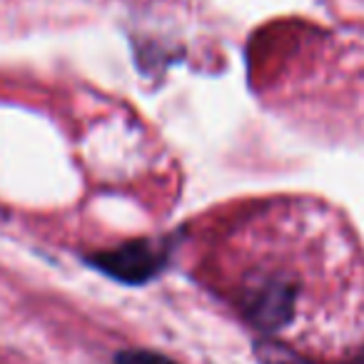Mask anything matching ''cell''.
Wrapping results in <instances>:
<instances>
[{"label": "cell", "instance_id": "obj_1", "mask_svg": "<svg viewBox=\"0 0 364 364\" xmlns=\"http://www.w3.org/2000/svg\"><path fill=\"white\" fill-rule=\"evenodd\" d=\"M102 264L122 279H145L155 269V259L147 247H125L122 252L102 257Z\"/></svg>", "mask_w": 364, "mask_h": 364}, {"label": "cell", "instance_id": "obj_2", "mask_svg": "<svg viewBox=\"0 0 364 364\" xmlns=\"http://www.w3.org/2000/svg\"><path fill=\"white\" fill-rule=\"evenodd\" d=\"M120 364H175L170 359L160 357V354H152V352H125L120 354L117 359Z\"/></svg>", "mask_w": 364, "mask_h": 364}]
</instances>
